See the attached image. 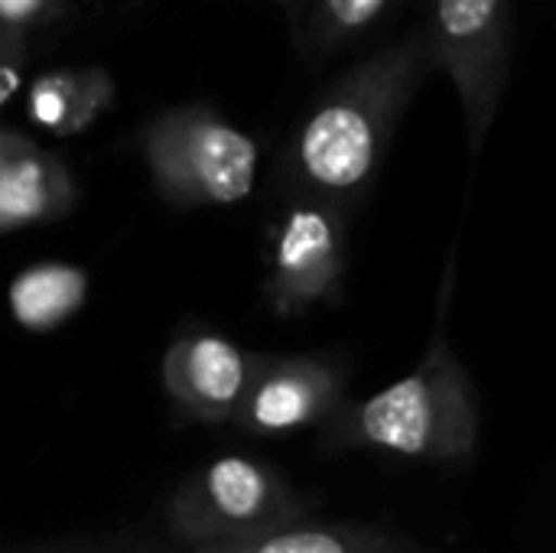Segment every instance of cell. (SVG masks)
<instances>
[{
    "instance_id": "cell-15",
    "label": "cell",
    "mask_w": 556,
    "mask_h": 553,
    "mask_svg": "<svg viewBox=\"0 0 556 553\" xmlns=\"http://www.w3.org/2000/svg\"><path fill=\"white\" fill-rule=\"evenodd\" d=\"M29 65V33L0 29V108L20 91Z\"/></svg>"
},
{
    "instance_id": "cell-8",
    "label": "cell",
    "mask_w": 556,
    "mask_h": 553,
    "mask_svg": "<svg viewBox=\"0 0 556 553\" xmlns=\"http://www.w3.org/2000/svg\"><path fill=\"white\" fill-rule=\"evenodd\" d=\"M257 359L261 352H248L222 332L195 329L176 336L160 362L163 391L182 417L225 427L235 420Z\"/></svg>"
},
{
    "instance_id": "cell-10",
    "label": "cell",
    "mask_w": 556,
    "mask_h": 553,
    "mask_svg": "<svg viewBox=\"0 0 556 553\" xmlns=\"http://www.w3.org/2000/svg\"><path fill=\"white\" fill-rule=\"evenodd\" d=\"M182 553H433L420 548L410 538L375 525H352V521H293L254 541L202 548Z\"/></svg>"
},
{
    "instance_id": "cell-13",
    "label": "cell",
    "mask_w": 556,
    "mask_h": 553,
    "mask_svg": "<svg viewBox=\"0 0 556 553\" xmlns=\"http://www.w3.org/2000/svg\"><path fill=\"white\" fill-rule=\"evenodd\" d=\"M78 72L81 68H52V72H42L29 88V98H26L29 117L55 137L62 124L68 121V111L78 91Z\"/></svg>"
},
{
    "instance_id": "cell-20",
    "label": "cell",
    "mask_w": 556,
    "mask_h": 553,
    "mask_svg": "<svg viewBox=\"0 0 556 553\" xmlns=\"http://www.w3.org/2000/svg\"><path fill=\"white\" fill-rule=\"evenodd\" d=\"M0 553H7V551H0Z\"/></svg>"
},
{
    "instance_id": "cell-5",
    "label": "cell",
    "mask_w": 556,
    "mask_h": 553,
    "mask_svg": "<svg viewBox=\"0 0 556 553\" xmlns=\"http://www.w3.org/2000/svg\"><path fill=\"white\" fill-rule=\"evenodd\" d=\"M349 277V209L290 189L267 228L264 300L283 316L339 306Z\"/></svg>"
},
{
    "instance_id": "cell-7",
    "label": "cell",
    "mask_w": 556,
    "mask_h": 553,
    "mask_svg": "<svg viewBox=\"0 0 556 553\" xmlns=\"http://www.w3.org/2000/svg\"><path fill=\"white\" fill-rule=\"evenodd\" d=\"M349 372L329 355H261L231 427L248 437H290L323 427L345 401Z\"/></svg>"
},
{
    "instance_id": "cell-9",
    "label": "cell",
    "mask_w": 556,
    "mask_h": 553,
    "mask_svg": "<svg viewBox=\"0 0 556 553\" xmlns=\"http://www.w3.org/2000/svg\"><path fill=\"white\" fill-rule=\"evenodd\" d=\"M78 202V186L62 156L29 143L0 169V238L65 218Z\"/></svg>"
},
{
    "instance_id": "cell-18",
    "label": "cell",
    "mask_w": 556,
    "mask_h": 553,
    "mask_svg": "<svg viewBox=\"0 0 556 553\" xmlns=\"http://www.w3.org/2000/svg\"><path fill=\"white\" fill-rule=\"evenodd\" d=\"M33 140L29 137H23L20 130H10V127H0V169L20 153V150H26Z\"/></svg>"
},
{
    "instance_id": "cell-3",
    "label": "cell",
    "mask_w": 556,
    "mask_h": 553,
    "mask_svg": "<svg viewBox=\"0 0 556 553\" xmlns=\"http://www.w3.org/2000/svg\"><path fill=\"white\" fill-rule=\"evenodd\" d=\"M156 196L173 209L238 205L257 183V143L205 104H179L156 114L140 134Z\"/></svg>"
},
{
    "instance_id": "cell-19",
    "label": "cell",
    "mask_w": 556,
    "mask_h": 553,
    "mask_svg": "<svg viewBox=\"0 0 556 553\" xmlns=\"http://www.w3.org/2000/svg\"><path fill=\"white\" fill-rule=\"evenodd\" d=\"M277 3H283V7H293L296 0H277Z\"/></svg>"
},
{
    "instance_id": "cell-2",
    "label": "cell",
    "mask_w": 556,
    "mask_h": 553,
    "mask_svg": "<svg viewBox=\"0 0 556 553\" xmlns=\"http://www.w3.org/2000/svg\"><path fill=\"white\" fill-rule=\"evenodd\" d=\"M479 440V391L446 336L443 319L410 375L362 401L349 398L319 427L323 453H384L433 466H463L476 460Z\"/></svg>"
},
{
    "instance_id": "cell-17",
    "label": "cell",
    "mask_w": 556,
    "mask_h": 553,
    "mask_svg": "<svg viewBox=\"0 0 556 553\" xmlns=\"http://www.w3.org/2000/svg\"><path fill=\"white\" fill-rule=\"evenodd\" d=\"M46 553H182L163 544H150V541H94V544H78V548H62V551Z\"/></svg>"
},
{
    "instance_id": "cell-11",
    "label": "cell",
    "mask_w": 556,
    "mask_h": 553,
    "mask_svg": "<svg viewBox=\"0 0 556 553\" xmlns=\"http://www.w3.org/2000/svg\"><path fill=\"white\" fill-rule=\"evenodd\" d=\"M88 271L68 261H39L20 271L7 290L10 316L26 332L65 326L88 300Z\"/></svg>"
},
{
    "instance_id": "cell-12",
    "label": "cell",
    "mask_w": 556,
    "mask_h": 553,
    "mask_svg": "<svg viewBox=\"0 0 556 553\" xmlns=\"http://www.w3.org/2000/svg\"><path fill=\"white\" fill-rule=\"evenodd\" d=\"M394 0H313L306 13V49L316 55L339 52L371 33Z\"/></svg>"
},
{
    "instance_id": "cell-4",
    "label": "cell",
    "mask_w": 556,
    "mask_h": 553,
    "mask_svg": "<svg viewBox=\"0 0 556 553\" xmlns=\"http://www.w3.org/2000/svg\"><path fill=\"white\" fill-rule=\"evenodd\" d=\"M313 502L290 479L251 456H218L192 473L166 505V528L182 551L254 541L303 521Z\"/></svg>"
},
{
    "instance_id": "cell-6",
    "label": "cell",
    "mask_w": 556,
    "mask_h": 553,
    "mask_svg": "<svg viewBox=\"0 0 556 553\" xmlns=\"http://www.w3.org/2000/svg\"><path fill=\"white\" fill-rule=\"evenodd\" d=\"M427 39L459 95L469 153L479 156L508 85L511 0H433Z\"/></svg>"
},
{
    "instance_id": "cell-16",
    "label": "cell",
    "mask_w": 556,
    "mask_h": 553,
    "mask_svg": "<svg viewBox=\"0 0 556 553\" xmlns=\"http://www.w3.org/2000/svg\"><path fill=\"white\" fill-rule=\"evenodd\" d=\"M62 0H0V29L29 33L33 26L52 20Z\"/></svg>"
},
{
    "instance_id": "cell-1",
    "label": "cell",
    "mask_w": 556,
    "mask_h": 553,
    "mask_svg": "<svg viewBox=\"0 0 556 553\" xmlns=\"http://www.w3.org/2000/svg\"><path fill=\"white\" fill-rule=\"evenodd\" d=\"M433 68L427 29H414L342 72L316 98L293 137L287 156L290 189L345 209L362 199Z\"/></svg>"
},
{
    "instance_id": "cell-14",
    "label": "cell",
    "mask_w": 556,
    "mask_h": 553,
    "mask_svg": "<svg viewBox=\"0 0 556 553\" xmlns=\"http://www.w3.org/2000/svg\"><path fill=\"white\" fill-rule=\"evenodd\" d=\"M114 95H117V85H114L111 72L101 65H85L78 72V91H75L68 121L62 124L59 137L85 134L94 121H101L108 114V108L114 104Z\"/></svg>"
}]
</instances>
